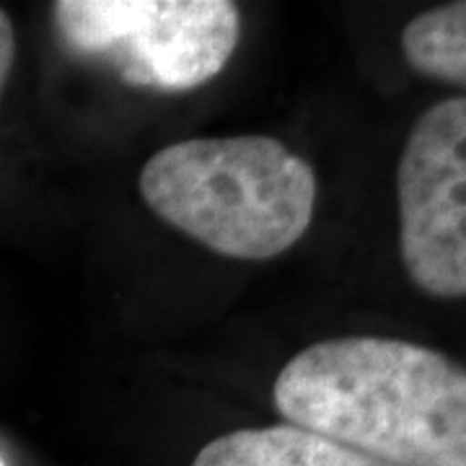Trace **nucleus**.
<instances>
[{"mask_svg": "<svg viewBox=\"0 0 466 466\" xmlns=\"http://www.w3.org/2000/svg\"><path fill=\"white\" fill-rule=\"evenodd\" d=\"M140 195L164 223L205 249L265 262L309 231L317 174L269 135L189 137L150 156Z\"/></svg>", "mask_w": 466, "mask_h": 466, "instance_id": "2", "label": "nucleus"}, {"mask_svg": "<svg viewBox=\"0 0 466 466\" xmlns=\"http://www.w3.org/2000/svg\"><path fill=\"white\" fill-rule=\"evenodd\" d=\"M0 466H3V461H0Z\"/></svg>", "mask_w": 466, "mask_h": 466, "instance_id": "8", "label": "nucleus"}, {"mask_svg": "<svg viewBox=\"0 0 466 466\" xmlns=\"http://www.w3.org/2000/svg\"><path fill=\"white\" fill-rule=\"evenodd\" d=\"M52 18L70 55L156 91L218 78L241 39L231 0H57Z\"/></svg>", "mask_w": 466, "mask_h": 466, "instance_id": "3", "label": "nucleus"}, {"mask_svg": "<svg viewBox=\"0 0 466 466\" xmlns=\"http://www.w3.org/2000/svg\"><path fill=\"white\" fill-rule=\"evenodd\" d=\"M400 251L410 280L433 299L466 296V99L420 116L397 168Z\"/></svg>", "mask_w": 466, "mask_h": 466, "instance_id": "4", "label": "nucleus"}, {"mask_svg": "<svg viewBox=\"0 0 466 466\" xmlns=\"http://www.w3.org/2000/svg\"><path fill=\"white\" fill-rule=\"evenodd\" d=\"M401 52L420 76L464 88L466 3H446L412 18L401 32Z\"/></svg>", "mask_w": 466, "mask_h": 466, "instance_id": "6", "label": "nucleus"}, {"mask_svg": "<svg viewBox=\"0 0 466 466\" xmlns=\"http://www.w3.org/2000/svg\"><path fill=\"white\" fill-rule=\"evenodd\" d=\"M14 63H16V29H14L8 14L0 8V94L8 84Z\"/></svg>", "mask_w": 466, "mask_h": 466, "instance_id": "7", "label": "nucleus"}, {"mask_svg": "<svg viewBox=\"0 0 466 466\" xmlns=\"http://www.w3.org/2000/svg\"><path fill=\"white\" fill-rule=\"evenodd\" d=\"M288 425L389 466H466V370L389 337L321 339L272 386Z\"/></svg>", "mask_w": 466, "mask_h": 466, "instance_id": "1", "label": "nucleus"}, {"mask_svg": "<svg viewBox=\"0 0 466 466\" xmlns=\"http://www.w3.org/2000/svg\"><path fill=\"white\" fill-rule=\"evenodd\" d=\"M192 466H389L296 425L241 428L205 443Z\"/></svg>", "mask_w": 466, "mask_h": 466, "instance_id": "5", "label": "nucleus"}]
</instances>
